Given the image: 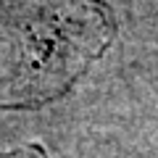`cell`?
<instances>
[{
  "label": "cell",
  "instance_id": "1",
  "mask_svg": "<svg viewBox=\"0 0 158 158\" xmlns=\"http://www.w3.org/2000/svg\"><path fill=\"white\" fill-rule=\"evenodd\" d=\"M0 158H45V156L37 148H29V150H19V153H6V156H0Z\"/></svg>",
  "mask_w": 158,
  "mask_h": 158
}]
</instances>
